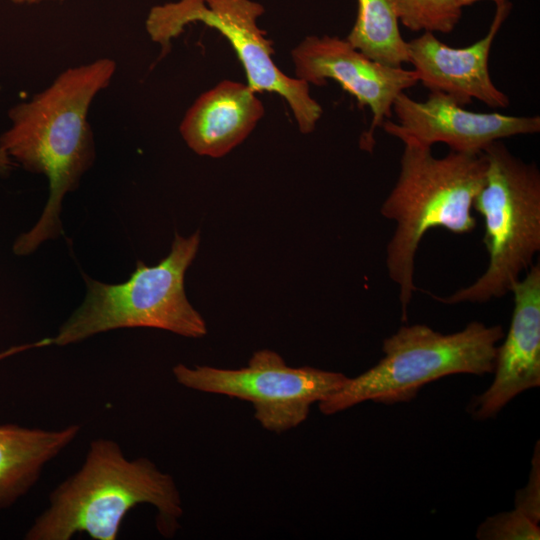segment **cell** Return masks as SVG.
Returning <instances> with one entry per match:
<instances>
[{"instance_id": "9c48e42d", "label": "cell", "mask_w": 540, "mask_h": 540, "mask_svg": "<svg viewBox=\"0 0 540 540\" xmlns=\"http://www.w3.org/2000/svg\"><path fill=\"white\" fill-rule=\"evenodd\" d=\"M291 56L295 77L315 86L334 80L355 98L359 108L370 109L371 124L360 140L361 148L369 151L376 130L392 116L397 96L418 83L413 69L375 61L337 36H307Z\"/></svg>"}, {"instance_id": "ffe728a7", "label": "cell", "mask_w": 540, "mask_h": 540, "mask_svg": "<svg viewBox=\"0 0 540 540\" xmlns=\"http://www.w3.org/2000/svg\"><path fill=\"white\" fill-rule=\"evenodd\" d=\"M12 3L17 5H32L39 4L43 2H55V1H64V0H10Z\"/></svg>"}, {"instance_id": "9a60e30c", "label": "cell", "mask_w": 540, "mask_h": 540, "mask_svg": "<svg viewBox=\"0 0 540 540\" xmlns=\"http://www.w3.org/2000/svg\"><path fill=\"white\" fill-rule=\"evenodd\" d=\"M393 0H357V15L348 42L371 59L392 67L408 63Z\"/></svg>"}, {"instance_id": "3957f363", "label": "cell", "mask_w": 540, "mask_h": 540, "mask_svg": "<svg viewBox=\"0 0 540 540\" xmlns=\"http://www.w3.org/2000/svg\"><path fill=\"white\" fill-rule=\"evenodd\" d=\"M403 144L399 174L381 214L396 223L386 249V266L398 287L401 319L406 322L416 290L415 257L420 241L435 227L455 234L475 229L473 205L484 184L487 162L483 152L450 150L436 157L431 147Z\"/></svg>"}, {"instance_id": "2e32d148", "label": "cell", "mask_w": 540, "mask_h": 540, "mask_svg": "<svg viewBox=\"0 0 540 540\" xmlns=\"http://www.w3.org/2000/svg\"><path fill=\"white\" fill-rule=\"evenodd\" d=\"M399 23L414 32L449 33L463 8L457 0H393Z\"/></svg>"}, {"instance_id": "6da1fadb", "label": "cell", "mask_w": 540, "mask_h": 540, "mask_svg": "<svg viewBox=\"0 0 540 540\" xmlns=\"http://www.w3.org/2000/svg\"><path fill=\"white\" fill-rule=\"evenodd\" d=\"M115 72L116 62L109 58L68 68L44 90L9 109L10 127L0 135V148L25 170L43 174L49 181L43 213L14 242L16 255H29L42 242L62 234V200L78 188L95 160L88 111Z\"/></svg>"}, {"instance_id": "d6986e66", "label": "cell", "mask_w": 540, "mask_h": 540, "mask_svg": "<svg viewBox=\"0 0 540 540\" xmlns=\"http://www.w3.org/2000/svg\"><path fill=\"white\" fill-rule=\"evenodd\" d=\"M14 166V161L7 152L0 148V176L4 177L10 174Z\"/></svg>"}, {"instance_id": "30bf717a", "label": "cell", "mask_w": 540, "mask_h": 540, "mask_svg": "<svg viewBox=\"0 0 540 540\" xmlns=\"http://www.w3.org/2000/svg\"><path fill=\"white\" fill-rule=\"evenodd\" d=\"M397 121L385 120L381 128L402 143L431 147L444 143L451 151L480 153L491 143L517 135L540 132V117L474 112L441 92L416 101L405 92L395 99Z\"/></svg>"}, {"instance_id": "7a4b0ae2", "label": "cell", "mask_w": 540, "mask_h": 540, "mask_svg": "<svg viewBox=\"0 0 540 540\" xmlns=\"http://www.w3.org/2000/svg\"><path fill=\"white\" fill-rule=\"evenodd\" d=\"M140 504L156 509L164 537L179 529L183 507L173 477L146 457L126 458L114 440L94 439L81 467L50 493L25 539L70 540L84 532L95 540H116L126 514Z\"/></svg>"}, {"instance_id": "ba28073f", "label": "cell", "mask_w": 540, "mask_h": 540, "mask_svg": "<svg viewBox=\"0 0 540 540\" xmlns=\"http://www.w3.org/2000/svg\"><path fill=\"white\" fill-rule=\"evenodd\" d=\"M172 371L186 388L248 401L259 424L278 434L302 424L313 404L340 390L348 379L340 372L288 366L268 349L254 352L248 365L238 369L177 364Z\"/></svg>"}, {"instance_id": "52a82bcc", "label": "cell", "mask_w": 540, "mask_h": 540, "mask_svg": "<svg viewBox=\"0 0 540 540\" xmlns=\"http://www.w3.org/2000/svg\"><path fill=\"white\" fill-rule=\"evenodd\" d=\"M265 9L254 0H177L152 7L145 21L150 39L161 47V57L171 50V42L192 23L217 30L234 49L256 93L281 96L288 104L298 129L314 131L323 110L310 95V85L283 73L274 63L272 42L258 25Z\"/></svg>"}, {"instance_id": "8992f818", "label": "cell", "mask_w": 540, "mask_h": 540, "mask_svg": "<svg viewBox=\"0 0 540 540\" xmlns=\"http://www.w3.org/2000/svg\"><path fill=\"white\" fill-rule=\"evenodd\" d=\"M483 153L485 180L473 208L484 220L488 266L471 285L435 297L446 304L484 303L506 295L540 250L539 169L512 154L502 140Z\"/></svg>"}, {"instance_id": "ac0fdd59", "label": "cell", "mask_w": 540, "mask_h": 540, "mask_svg": "<svg viewBox=\"0 0 540 540\" xmlns=\"http://www.w3.org/2000/svg\"><path fill=\"white\" fill-rule=\"evenodd\" d=\"M515 509L536 524L540 521V447L537 441L527 484L516 492Z\"/></svg>"}, {"instance_id": "5bb4252c", "label": "cell", "mask_w": 540, "mask_h": 540, "mask_svg": "<svg viewBox=\"0 0 540 540\" xmlns=\"http://www.w3.org/2000/svg\"><path fill=\"white\" fill-rule=\"evenodd\" d=\"M80 432L72 424L58 430L0 425V508L12 505L37 482L45 465Z\"/></svg>"}, {"instance_id": "5b68a950", "label": "cell", "mask_w": 540, "mask_h": 540, "mask_svg": "<svg viewBox=\"0 0 540 540\" xmlns=\"http://www.w3.org/2000/svg\"><path fill=\"white\" fill-rule=\"evenodd\" d=\"M504 337L501 325L473 321L450 334L425 324L401 326L382 343L384 356L364 373L319 402L332 415L365 401L395 404L413 400L426 384L454 374L483 376L493 372L496 350Z\"/></svg>"}, {"instance_id": "8fae6325", "label": "cell", "mask_w": 540, "mask_h": 540, "mask_svg": "<svg viewBox=\"0 0 540 540\" xmlns=\"http://www.w3.org/2000/svg\"><path fill=\"white\" fill-rule=\"evenodd\" d=\"M513 312L509 329L498 344L494 378L475 395L467 411L476 420L494 418L517 395L540 386V265H531L512 286Z\"/></svg>"}, {"instance_id": "7c38bea8", "label": "cell", "mask_w": 540, "mask_h": 540, "mask_svg": "<svg viewBox=\"0 0 540 540\" xmlns=\"http://www.w3.org/2000/svg\"><path fill=\"white\" fill-rule=\"evenodd\" d=\"M511 8L508 0L496 5L486 35L466 47H451L431 32L408 41V63L413 66L418 83L430 92L450 96L462 106L478 100L491 108L507 107L509 97L491 79L489 55Z\"/></svg>"}, {"instance_id": "4fadbf2b", "label": "cell", "mask_w": 540, "mask_h": 540, "mask_svg": "<svg viewBox=\"0 0 540 540\" xmlns=\"http://www.w3.org/2000/svg\"><path fill=\"white\" fill-rule=\"evenodd\" d=\"M263 114L262 102L247 83L224 80L194 101L179 130L193 152L219 158L242 143Z\"/></svg>"}, {"instance_id": "44dd1931", "label": "cell", "mask_w": 540, "mask_h": 540, "mask_svg": "<svg viewBox=\"0 0 540 540\" xmlns=\"http://www.w3.org/2000/svg\"><path fill=\"white\" fill-rule=\"evenodd\" d=\"M479 1H484V0H457L458 4L464 8L466 6H470L476 2H479ZM489 1H492L494 2L496 5L500 4V3H503L504 1L506 0H489Z\"/></svg>"}, {"instance_id": "e0dca14e", "label": "cell", "mask_w": 540, "mask_h": 540, "mask_svg": "<svg viewBox=\"0 0 540 540\" xmlns=\"http://www.w3.org/2000/svg\"><path fill=\"white\" fill-rule=\"evenodd\" d=\"M480 540H539L538 524L521 511L500 512L484 520L477 528Z\"/></svg>"}, {"instance_id": "277c9868", "label": "cell", "mask_w": 540, "mask_h": 540, "mask_svg": "<svg viewBox=\"0 0 540 540\" xmlns=\"http://www.w3.org/2000/svg\"><path fill=\"white\" fill-rule=\"evenodd\" d=\"M200 244V231L189 237L175 233L169 254L154 266L137 261L123 283L105 284L83 275V303L61 325L56 336L26 348L64 346L119 328L149 327L189 337L207 334L203 317L188 301L184 276Z\"/></svg>"}]
</instances>
